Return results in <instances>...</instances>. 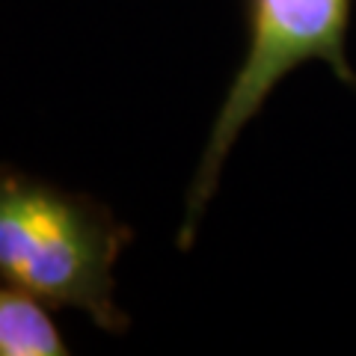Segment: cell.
<instances>
[{
	"mask_svg": "<svg viewBox=\"0 0 356 356\" xmlns=\"http://www.w3.org/2000/svg\"><path fill=\"white\" fill-rule=\"evenodd\" d=\"M131 229L102 205L0 170V276L48 306L86 312L95 327L122 332L113 267Z\"/></svg>",
	"mask_w": 356,
	"mask_h": 356,
	"instance_id": "obj_1",
	"label": "cell"
},
{
	"mask_svg": "<svg viewBox=\"0 0 356 356\" xmlns=\"http://www.w3.org/2000/svg\"><path fill=\"white\" fill-rule=\"evenodd\" d=\"M350 18L353 0H247V51L199 154L178 226V250L193 247L238 137L288 74L306 63H324L339 83L356 89L348 60Z\"/></svg>",
	"mask_w": 356,
	"mask_h": 356,
	"instance_id": "obj_2",
	"label": "cell"
},
{
	"mask_svg": "<svg viewBox=\"0 0 356 356\" xmlns=\"http://www.w3.org/2000/svg\"><path fill=\"white\" fill-rule=\"evenodd\" d=\"M69 353L44 303L0 276V356Z\"/></svg>",
	"mask_w": 356,
	"mask_h": 356,
	"instance_id": "obj_3",
	"label": "cell"
}]
</instances>
